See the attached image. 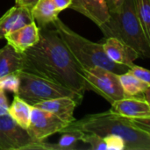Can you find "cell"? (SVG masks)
<instances>
[{"label":"cell","mask_w":150,"mask_h":150,"mask_svg":"<svg viewBox=\"0 0 150 150\" xmlns=\"http://www.w3.org/2000/svg\"><path fill=\"white\" fill-rule=\"evenodd\" d=\"M120 85L126 97H142V93L150 88L149 83L136 78L128 70L118 75Z\"/></svg>","instance_id":"18"},{"label":"cell","mask_w":150,"mask_h":150,"mask_svg":"<svg viewBox=\"0 0 150 150\" xmlns=\"http://www.w3.org/2000/svg\"><path fill=\"white\" fill-rule=\"evenodd\" d=\"M22 70L21 54L8 43L0 49V77Z\"/></svg>","instance_id":"16"},{"label":"cell","mask_w":150,"mask_h":150,"mask_svg":"<svg viewBox=\"0 0 150 150\" xmlns=\"http://www.w3.org/2000/svg\"><path fill=\"white\" fill-rule=\"evenodd\" d=\"M83 132L70 129L62 132V135L57 143H49L45 142L44 150H74L76 149V144L83 138Z\"/></svg>","instance_id":"19"},{"label":"cell","mask_w":150,"mask_h":150,"mask_svg":"<svg viewBox=\"0 0 150 150\" xmlns=\"http://www.w3.org/2000/svg\"><path fill=\"white\" fill-rule=\"evenodd\" d=\"M69 8L87 17L98 26L110 18V11L105 0H71Z\"/></svg>","instance_id":"11"},{"label":"cell","mask_w":150,"mask_h":150,"mask_svg":"<svg viewBox=\"0 0 150 150\" xmlns=\"http://www.w3.org/2000/svg\"><path fill=\"white\" fill-rule=\"evenodd\" d=\"M128 72H130L133 76L142 80V82H145L150 84V71L149 69L134 64L129 68Z\"/></svg>","instance_id":"24"},{"label":"cell","mask_w":150,"mask_h":150,"mask_svg":"<svg viewBox=\"0 0 150 150\" xmlns=\"http://www.w3.org/2000/svg\"><path fill=\"white\" fill-rule=\"evenodd\" d=\"M22 70L47 78L83 96V69L55 29L40 28L39 40L21 54Z\"/></svg>","instance_id":"1"},{"label":"cell","mask_w":150,"mask_h":150,"mask_svg":"<svg viewBox=\"0 0 150 150\" xmlns=\"http://www.w3.org/2000/svg\"><path fill=\"white\" fill-rule=\"evenodd\" d=\"M111 112L136 120L150 118V104L142 97H125L111 104Z\"/></svg>","instance_id":"9"},{"label":"cell","mask_w":150,"mask_h":150,"mask_svg":"<svg viewBox=\"0 0 150 150\" xmlns=\"http://www.w3.org/2000/svg\"><path fill=\"white\" fill-rule=\"evenodd\" d=\"M32 107L33 105L23 100L18 96L14 95L13 101L8 108V114L18 125L27 129L30 124Z\"/></svg>","instance_id":"17"},{"label":"cell","mask_w":150,"mask_h":150,"mask_svg":"<svg viewBox=\"0 0 150 150\" xmlns=\"http://www.w3.org/2000/svg\"><path fill=\"white\" fill-rule=\"evenodd\" d=\"M18 74L20 85L17 96L31 105L62 97L73 98L79 103L83 100V96L47 78L24 70H19Z\"/></svg>","instance_id":"5"},{"label":"cell","mask_w":150,"mask_h":150,"mask_svg":"<svg viewBox=\"0 0 150 150\" xmlns=\"http://www.w3.org/2000/svg\"><path fill=\"white\" fill-rule=\"evenodd\" d=\"M134 3L143 33L150 41V0H134Z\"/></svg>","instance_id":"20"},{"label":"cell","mask_w":150,"mask_h":150,"mask_svg":"<svg viewBox=\"0 0 150 150\" xmlns=\"http://www.w3.org/2000/svg\"><path fill=\"white\" fill-rule=\"evenodd\" d=\"M85 89L103 97L110 104L125 98L118 74L101 67L82 69Z\"/></svg>","instance_id":"6"},{"label":"cell","mask_w":150,"mask_h":150,"mask_svg":"<svg viewBox=\"0 0 150 150\" xmlns=\"http://www.w3.org/2000/svg\"><path fill=\"white\" fill-rule=\"evenodd\" d=\"M67 126L52 112L33 105L30 124L26 130L33 139L40 142L54 134L62 133Z\"/></svg>","instance_id":"8"},{"label":"cell","mask_w":150,"mask_h":150,"mask_svg":"<svg viewBox=\"0 0 150 150\" xmlns=\"http://www.w3.org/2000/svg\"><path fill=\"white\" fill-rule=\"evenodd\" d=\"M102 46L105 54L112 62L128 68L134 65V61L140 57L132 47L114 37L105 38Z\"/></svg>","instance_id":"10"},{"label":"cell","mask_w":150,"mask_h":150,"mask_svg":"<svg viewBox=\"0 0 150 150\" xmlns=\"http://www.w3.org/2000/svg\"><path fill=\"white\" fill-rule=\"evenodd\" d=\"M107 150H126L123 139L118 135H107L104 137Z\"/></svg>","instance_id":"23"},{"label":"cell","mask_w":150,"mask_h":150,"mask_svg":"<svg viewBox=\"0 0 150 150\" xmlns=\"http://www.w3.org/2000/svg\"><path fill=\"white\" fill-rule=\"evenodd\" d=\"M98 27L105 38H117L132 47L140 57H150V41L136 15L134 0H124L120 10L110 13L109 19Z\"/></svg>","instance_id":"4"},{"label":"cell","mask_w":150,"mask_h":150,"mask_svg":"<svg viewBox=\"0 0 150 150\" xmlns=\"http://www.w3.org/2000/svg\"><path fill=\"white\" fill-rule=\"evenodd\" d=\"M39 0H18L16 2V5L24 6L31 11V9L33 7V5L38 2Z\"/></svg>","instance_id":"28"},{"label":"cell","mask_w":150,"mask_h":150,"mask_svg":"<svg viewBox=\"0 0 150 150\" xmlns=\"http://www.w3.org/2000/svg\"><path fill=\"white\" fill-rule=\"evenodd\" d=\"M81 142L89 144L91 150H107L104 137L94 133H84Z\"/></svg>","instance_id":"22"},{"label":"cell","mask_w":150,"mask_h":150,"mask_svg":"<svg viewBox=\"0 0 150 150\" xmlns=\"http://www.w3.org/2000/svg\"><path fill=\"white\" fill-rule=\"evenodd\" d=\"M17 1H18V0H15V3H16V2H17Z\"/></svg>","instance_id":"29"},{"label":"cell","mask_w":150,"mask_h":150,"mask_svg":"<svg viewBox=\"0 0 150 150\" xmlns=\"http://www.w3.org/2000/svg\"><path fill=\"white\" fill-rule=\"evenodd\" d=\"M70 129L94 133L102 137L118 135L123 139L126 150H150V133L140 128L134 120L116 114L110 110L88 114L78 120H75L63 131Z\"/></svg>","instance_id":"2"},{"label":"cell","mask_w":150,"mask_h":150,"mask_svg":"<svg viewBox=\"0 0 150 150\" xmlns=\"http://www.w3.org/2000/svg\"><path fill=\"white\" fill-rule=\"evenodd\" d=\"M52 24L82 69L101 67L118 75L123 74L129 69L127 66L112 62L105 54L102 43L93 42L81 36L64 24L59 17Z\"/></svg>","instance_id":"3"},{"label":"cell","mask_w":150,"mask_h":150,"mask_svg":"<svg viewBox=\"0 0 150 150\" xmlns=\"http://www.w3.org/2000/svg\"><path fill=\"white\" fill-rule=\"evenodd\" d=\"M79 104L80 103L73 98L62 97L37 103L33 106L52 112L64 123L69 125L76 120L74 112Z\"/></svg>","instance_id":"13"},{"label":"cell","mask_w":150,"mask_h":150,"mask_svg":"<svg viewBox=\"0 0 150 150\" xmlns=\"http://www.w3.org/2000/svg\"><path fill=\"white\" fill-rule=\"evenodd\" d=\"M105 1L106 3L110 13L118 12L124 3V0H105Z\"/></svg>","instance_id":"26"},{"label":"cell","mask_w":150,"mask_h":150,"mask_svg":"<svg viewBox=\"0 0 150 150\" xmlns=\"http://www.w3.org/2000/svg\"><path fill=\"white\" fill-rule=\"evenodd\" d=\"M20 85V79L18 72L11 73L0 77V90L9 91L14 95L18 94Z\"/></svg>","instance_id":"21"},{"label":"cell","mask_w":150,"mask_h":150,"mask_svg":"<svg viewBox=\"0 0 150 150\" xmlns=\"http://www.w3.org/2000/svg\"><path fill=\"white\" fill-rule=\"evenodd\" d=\"M59 13L53 0H39L31 9L33 19L39 28L52 24L58 18Z\"/></svg>","instance_id":"15"},{"label":"cell","mask_w":150,"mask_h":150,"mask_svg":"<svg viewBox=\"0 0 150 150\" xmlns=\"http://www.w3.org/2000/svg\"><path fill=\"white\" fill-rule=\"evenodd\" d=\"M33 21L29 9L15 4L0 18V40L4 39L7 33L21 28Z\"/></svg>","instance_id":"14"},{"label":"cell","mask_w":150,"mask_h":150,"mask_svg":"<svg viewBox=\"0 0 150 150\" xmlns=\"http://www.w3.org/2000/svg\"><path fill=\"white\" fill-rule=\"evenodd\" d=\"M39 38L40 28L34 21L15 31L7 33L4 37L7 43L19 54L33 47L39 40Z\"/></svg>","instance_id":"12"},{"label":"cell","mask_w":150,"mask_h":150,"mask_svg":"<svg viewBox=\"0 0 150 150\" xmlns=\"http://www.w3.org/2000/svg\"><path fill=\"white\" fill-rule=\"evenodd\" d=\"M53 2L60 12L68 9L71 4V0H53Z\"/></svg>","instance_id":"27"},{"label":"cell","mask_w":150,"mask_h":150,"mask_svg":"<svg viewBox=\"0 0 150 150\" xmlns=\"http://www.w3.org/2000/svg\"><path fill=\"white\" fill-rule=\"evenodd\" d=\"M9 103L4 91L0 90V116L8 114Z\"/></svg>","instance_id":"25"},{"label":"cell","mask_w":150,"mask_h":150,"mask_svg":"<svg viewBox=\"0 0 150 150\" xmlns=\"http://www.w3.org/2000/svg\"><path fill=\"white\" fill-rule=\"evenodd\" d=\"M45 141H36L9 114L0 116V150H44Z\"/></svg>","instance_id":"7"}]
</instances>
